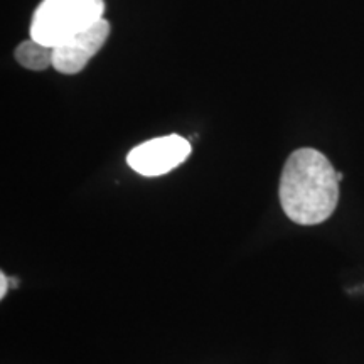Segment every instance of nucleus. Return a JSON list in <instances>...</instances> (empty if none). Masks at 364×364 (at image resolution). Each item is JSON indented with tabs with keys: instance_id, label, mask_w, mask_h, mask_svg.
I'll list each match as a JSON object with an SVG mask.
<instances>
[{
	"instance_id": "f257e3e1",
	"label": "nucleus",
	"mask_w": 364,
	"mask_h": 364,
	"mask_svg": "<svg viewBox=\"0 0 364 364\" xmlns=\"http://www.w3.org/2000/svg\"><path fill=\"white\" fill-rule=\"evenodd\" d=\"M279 198L289 220L302 226L324 223L339 201L338 171L316 149H297L287 159Z\"/></svg>"
},
{
	"instance_id": "f03ea898",
	"label": "nucleus",
	"mask_w": 364,
	"mask_h": 364,
	"mask_svg": "<svg viewBox=\"0 0 364 364\" xmlns=\"http://www.w3.org/2000/svg\"><path fill=\"white\" fill-rule=\"evenodd\" d=\"M105 0H43L33 14L29 34L56 48L95 22L102 21Z\"/></svg>"
},
{
	"instance_id": "7ed1b4c3",
	"label": "nucleus",
	"mask_w": 364,
	"mask_h": 364,
	"mask_svg": "<svg viewBox=\"0 0 364 364\" xmlns=\"http://www.w3.org/2000/svg\"><path fill=\"white\" fill-rule=\"evenodd\" d=\"M191 156V144L181 135H166L136 145L127 156L135 172L145 177L164 176L174 171Z\"/></svg>"
},
{
	"instance_id": "20e7f679",
	"label": "nucleus",
	"mask_w": 364,
	"mask_h": 364,
	"mask_svg": "<svg viewBox=\"0 0 364 364\" xmlns=\"http://www.w3.org/2000/svg\"><path fill=\"white\" fill-rule=\"evenodd\" d=\"M110 36V22L98 21L54 48L53 68L63 75H78Z\"/></svg>"
},
{
	"instance_id": "39448f33",
	"label": "nucleus",
	"mask_w": 364,
	"mask_h": 364,
	"mask_svg": "<svg viewBox=\"0 0 364 364\" xmlns=\"http://www.w3.org/2000/svg\"><path fill=\"white\" fill-rule=\"evenodd\" d=\"M14 56H16V61L26 70L44 71L48 68H53L54 48L29 38L17 46Z\"/></svg>"
},
{
	"instance_id": "423d86ee",
	"label": "nucleus",
	"mask_w": 364,
	"mask_h": 364,
	"mask_svg": "<svg viewBox=\"0 0 364 364\" xmlns=\"http://www.w3.org/2000/svg\"><path fill=\"white\" fill-rule=\"evenodd\" d=\"M9 287H11V284H9V277L4 272H0V299H6Z\"/></svg>"
},
{
	"instance_id": "0eeeda50",
	"label": "nucleus",
	"mask_w": 364,
	"mask_h": 364,
	"mask_svg": "<svg viewBox=\"0 0 364 364\" xmlns=\"http://www.w3.org/2000/svg\"><path fill=\"white\" fill-rule=\"evenodd\" d=\"M9 284H11V287H17L19 285V280L14 279V277H9Z\"/></svg>"
},
{
	"instance_id": "6e6552de",
	"label": "nucleus",
	"mask_w": 364,
	"mask_h": 364,
	"mask_svg": "<svg viewBox=\"0 0 364 364\" xmlns=\"http://www.w3.org/2000/svg\"><path fill=\"white\" fill-rule=\"evenodd\" d=\"M344 179V176H343V172H338V181L341 182V181H343Z\"/></svg>"
}]
</instances>
